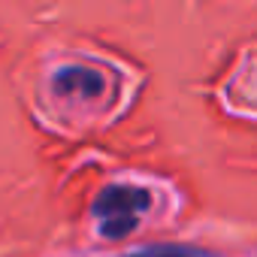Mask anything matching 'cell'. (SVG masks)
<instances>
[{
	"label": "cell",
	"instance_id": "obj_2",
	"mask_svg": "<svg viewBox=\"0 0 257 257\" xmlns=\"http://www.w3.org/2000/svg\"><path fill=\"white\" fill-rule=\"evenodd\" d=\"M52 85H55L58 97H73V94H79V97H100L106 91L103 73H97L91 67H64V70L55 73Z\"/></svg>",
	"mask_w": 257,
	"mask_h": 257
},
{
	"label": "cell",
	"instance_id": "obj_1",
	"mask_svg": "<svg viewBox=\"0 0 257 257\" xmlns=\"http://www.w3.org/2000/svg\"><path fill=\"white\" fill-rule=\"evenodd\" d=\"M146 209H152V194L140 185H106L91 203V215L97 218L100 233L112 242L131 236Z\"/></svg>",
	"mask_w": 257,
	"mask_h": 257
},
{
	"label": "cell",
	"instance_id": "obj_3",
	"mask_svg": "<svg viewBox=\"0 0 257 257\" xmlns=\"http://www.w3.org/2000/svg\"><path fill=\"white\" fill-rule=\"evenodd\" d=\"M127 257H224V254H215L200 245H185V242H152L131 251Z\"/></svg>",
	"mask_w": 257,
	"mask_h": 257
}]
</instances>
